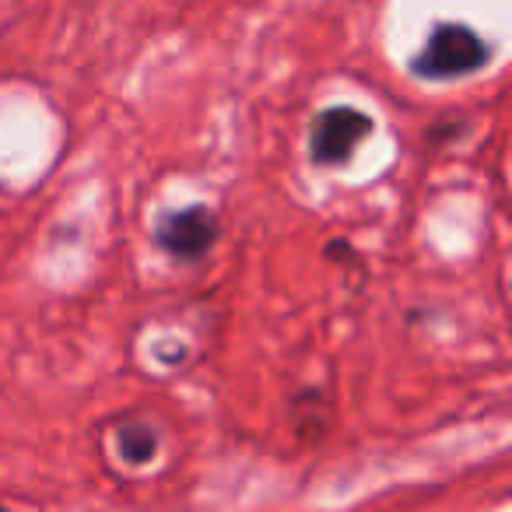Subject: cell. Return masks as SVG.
<instances>
[{
	"instance_id": "cell-1",
	"label": "cell",
	"mask_w": 512,
	"mask_h": 512,
	"mask_svg": "<svg viewBox=\"0 0 512 512\" xmlns=\"http://www.w3.org/2000/svg\"><path fill=\"white\" fill-rule=\"evenodd\" d=\"M491 60V46L463 22H442L411 57V74L425 81H453L477 74Z\"/></svg>"
},
{
	"instance_id": "cell-2",
	"label": "cell",
	"mask_w": 512,
	"mask_h": 512,
	"mask_svg": "<svg viewBox=\"0 0 512 512\" xmlns=\"http://www.w3.org/2000/svg\"><path fill=\"white\" fill-rule=\"evenodd\" d=\"M376 130L365 109L358 106H327L313 116V127H309V158L320 169L330 165H344L355 158L358 144Z\"/></svg>"
},
{
	"instance_id": "cell-3",
	"label": "cell",
	"mask_w": 512,
	"mask_h": 512,
	"mask_svg": "<svg viewBox=\"0 0 512 512\" xmlns=\"http://www.w3.org/2000/svg\"><path fill=\"white\" fill-rule=\"evenodd\" d=\"M155 246L162 253H169L172 260H183V264H193V260H204L221 239V221L218 214L207 204H193L183 207V211H169L155 221V232H151Z\"/></svg>"
},
{
	"instance_id": "cell-4",
	"label": "cell",
	"mask_w": 512,
	"mask_h": 512,
	"mask_svg": "<svg viewBox=\"0 0 512 512\" xmlns=\"http://www.w3.org/2000/svg\"><path fill=\"white\" fill-rule=\"evenodd\" d=\"M116 446H120V456L134 467H144V463L155 460L158 453V432L148 425V421H123L116 428Z\"/></svg>"
}]
</instances>
